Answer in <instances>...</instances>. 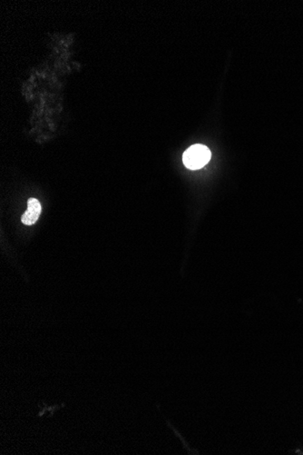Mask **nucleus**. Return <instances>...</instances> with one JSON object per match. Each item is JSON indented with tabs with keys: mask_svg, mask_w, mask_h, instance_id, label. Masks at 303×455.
Here are the masks:
<instances>
[{
	"mask_svg": "<svg viewBox=\"0 0 303 455\" xmlns=\"http://www.w3.org/2000/svg\"><path fill=\"white\" fill-rule=\"evenodd\" d=\"M41 210L42 206L40 201L36 198H30L28 202V210L24 212L21 219L22 223L26 225H34L40 218Z\"/></svg>",
	"mask_w": 303,
	"mask_h": 455,
	"instance_id": "2",
	"label": "nucleus"
},
{
	"mask_svg": "<svg viewBox=\"0 0 303 455\" xmlns=\"http://www.w3.org/2000/svg\"><path fill=\"white\" fill-rule=\"evenodd\" d=\"M210 159V151L204 145H194L184 153L182 162L187 168L197 170L204 167Z\"/></svg>",
	"mask_w": 303,
	"mask_h": 455,
	"instance_id": "1",
	"label": "nucleus"
}]
</instances>
